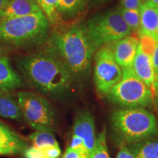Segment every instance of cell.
Instances as JSON below:
<instances>
[{
  "mask_svg": "<svg viewBox=\"0 0 158 158\" xmlns=\"http://www.w3.org/2000/svg\"><path fill=\"white\" fill-rule=\"evenodd\" d=\"M91 155L87 149H73L68 147L63 158H90Z\"/></svg>",
  "mask_w": 158,
  "mask_h": 158,
  "instance_id": "d4e9b609",
  "label": "cell"
},
{
  "mask_svg": "<svg viewBox=\"0 0 158 158\" xmlns=\"http://www.w3.org/2000/svg\"><path fill=\"white\" fill-rule=\"evenodd\" d=\"M0 116L20 121L22 118L17 97L11 90L0 88Z\"/></svg>",
  "mask_w": 158,
  "mask_h": 158,
  "instance_id": "2e32d148",
  "label": "cell"
},
{
  "mask_svg": "<svg viewBox=\"0 0 158 158\" xmlns=\"http://www.w3.org/2000/svg\"><path fill=\"white\" fill-rule=\"evenodd\" d=\"M40 11L36 0H10L0 11V21L26 16Z\"/></svg>",
  "mask_w": 158,
  "mask_h": 158,
  "instance_id": "5bb4252c",
  "label": "cell"
},
{
  "mask_svg": "<svg viewBox=\"0 0 158 158\" xmlns=\"http://www.w3.org/2000/svg\"><path fill=\"white\" fill-rule=\"evenodd\" d=\"M133 70L136 76L152 90L154 95L155 75L152 61V54L144 50L140 43L134 59Z\"/></svg>",
  "mask_w": 158,
  "mask_h": 158,
  "instance_id": "7c38bea8",
  "label": "cell"
},
{
  "mask_svg": "<svg viewBox=\"0 0 158 158\" xmlns=\"http://www.w3.org/2000/svg\"><path fill=\"white\" fill-rule=\"evenodd\" d=\"M157 41H158V21H157Z\"/></svg>",
  "mask_w": 158,
  "mask_h": 158,
  "instance_id": "d6a6232c",
  "label": "cell"
},
{
  "mask_svg": "<svg viewBox=\"0 0 158 158\" xmlns=\"http://www.w3.org/2000/svg\"><path fill=\"white\" fill-rule=\"evenodd\" d=\"M73 135L81 138L91 155L96 142L95 126L93 116L87 110L81 111L76 116L73 126Z\"/></svg>",
  "mask_w": 158,
  "mask_h": 158,
  "instance_id": "30bf717a",
  "label": "cell"
},
{
  "mask_svg": "<svg viewBox=\"0 0 158 158\" xmlns=\"http://www.w3.org/2000/svg\"><path fill=\"white\" fill-rule=\"evenodd\" d=\"M109 0H89V6L92 7H101L106 3H107Z\"/></svg>",
  "mask_w": 158,
  "mask_h": 158,
  "instance_id": "f1b7e54d",
  "label": "cell"
},
{
  "mask_svg": "<svg viewBox=\"0 0 158 158\" xmlns=\"http://www.w3.org/2000/svg\"><path fill=\"white\" fill-rule=\"evenodd\" d=\"M147 2H149L152 5H155L156 7H158V0H147Z\"/></svg>",
  "mask_w": 158,
  "mask_h": 158,
  "instance_id": "1f68e13d",
  "label": "cell"
},
{
  "mask_svg": "<svg viewBox=\"0 0 158 158\" xmlns=\"http://www.w3.org/2000/svg\"><path fill=\"white\" fill-rule=\"evenodd\" d=\"M119 13H121L122 19L125 21L126 24L129 27L131 32L138 31L140 26V13L138 10H129L124 7H117Z\"/></svg>",
  "mask_w": 158,
  "mask_h": 158,
  "instance_id": "7402d4cb",
  "label": "cell"
},
{
  "mask_svg": "<svg viewBox=\"0 0 158 158\" xmlns=\"http://www.w3.org/2000/svg\"><path fill=\"white\" fill-rule=\"evenodd\" d=\"M26 158H59L61 150L59 146L27 147L23 152Z\"/></svg>",
  "mask_w": 158,
  "mask_h": 158,
  "instance_id": "d6986e66",
  "label": "cell"
},
{
  "mask_svg": "<svg viewBox=\"0 0 158 158\" xmlns=\"http://www.w3.org/2000/svg\"><path fill=\"white\" fill-rule=\"evenodd\" d=\"M16 65L30 86L48 96L59 98L70 92L74 78L48 45L38 52L19 56Z\"/></svg>",
  "mask_w": 158,
  "mask_h": 158,
  "instance_id": "6da1fadb",
  "label": "cell"
},
{
  "mask_svg": "<svg viewBox=\"0 0 158 158\" xmlns=\"http://www.w3.org/2000/svg\"><path fill=\"white\" fill-rule=\"evenodd\" d=\"M84 25L95 51L132 33L118 8L94 15Z\"/></svg>",
  "mask_w": 158,
  "mask_h": 158,
  "instance_id": "8992f818",
  "label": "cell"
},
{
  "mask_svg": "<svg viewBox=\"0 0 158 158\" xmlns=\"http://www.w3.org/2000/svg\"><path fill=\"white\" fill-rule=\"evenodd\" d=\"M89 0H59L57 7L59 25L63 21H70L83 13ZM59 26V25H58Z\"/></svg>",
  "mask_w": 158,
  "mask_h": 158,
  "instance_id": "e0dca14e",
  "label": "cell"
},
{
  "mask_svg": "<svg viewBox=\"0 0 158 158\" xmlns=\"http://www.w3.org/2000/svg\"><path fill=\"white\" fill-rule=\"evenodd\" d=\"M17 98L22 118L31 127L36 131H54V110L44 97L30 91H19Z\"/></svg>",
  "mask_w": 158,
  "mask_h": 158,
  "instance_id": "52a82bcc",
  "label": "cell"
},
{
  "mask_svg": "<svg viewBox=\"0 0 158 158\" xmlns=\"http://www.w3.org/2000/svg\"><path fill=\"white\" fill-rule=\"evenodd\" d=\"M139 13V36L149 37L157 42L158 7H156L149 2H145L140 7Z\"/></svg>",
  "mask_w": 158,
  "mask_h": 158,
  "instance_id": "8fae6325",
  "label": "cell"
},
{
  "mask_svg": "<svg viewBox=\"0 0 158 158\" xmlns=\"http://www.w3.org/2000/svg\"><path fill=\"white\" fill-rule=\"evenodd\" d=\"M50 24L42 11L0 21V45L10 48H28L48 41Z\"/></svg>",
  "mask_w": 158,
  "mask_h": 158,
  "instance_id": "3957f363",
  "label": "cell"
},
{
  "mask_svg": "<svg viewBox=\"0 0 158 158\" xmlns=\"http://www.w3.org/2000/svg\"><path fill=\"white\" fill-rule=\"evenodd\" d=\"M152 61L155 75V82H154V94L158 89V41L155 42L152 54Z\"/></svg>",
  "mask_w": 158,
  "mask_h": 158,
  "instance_id": "cb8c5ba5",
  "label": "cell"
},
{
  "mask_svg": "<svg viewBox=\"0 0 158 158\" xmlns=\"http://www.w3.org/2000/svg\"><path fill=\"white\" fill-rule=\"evenodd\" d=\"M27 148V143L19 134L0 122V155L23 153Z\"/></svg>",
  "mask_w": 158,
  "mask_h": 158,
  "instance_id": "4fadbf2b",
  "label": "cell"
},
{
  "mask_svg": "<svg viewBox=\"0 0 158 158\" xmlns=\"http://www.w3.org/2000/svg\"><path fill=\"white\" fill-rule=\"evenodd\" d=\"M9 1L10 0H0V11L7 5V4L9 2Z\"/></svg>",
  "mask_w": 158,
  "mask_h": 158,
  "instance_id": "4dcf8cb0",
  "label": "cell"
},
{
  "mask_svg": "<svg viewBox=\"0 0 158 158\" xmlns=\"http://www.w3.org/2000/svg\"><path fill=\"white\" fill-rule=\"evenodd\" d=\"M153 104L155 106L156 113H157V118H158V89L156 91L155 94H154V100H153Z\"/></svg>",
  "mask_w": 158,
  "mask_h": 158,
  "instance_id": "f546056e",
  "label": "cell"
},
{
  "mask_svg": "<svg viewBox=\"0 0 158 158\" xmlns=\"http://www.w3.org/2000/svg\"><path fill=\"white\" fill-rule=\"evenodd\" d=\"M48 41L74 80H82L88 76L96 51L84 24L56 26L49 34Z\"/></svg>",
  "mask_w": 158,
  "mask_h": 158,
  "instance_id": "7a4b0ae2",
  "label": "cell"
},
{
  "mask_svg": "<svg viewBox=\"0 0 158 158\" xmlns=\"http://www.w3.org/2000/svg\"><path fill=\"white\" fill-rule=\"evenodd\" d=\"M23 86L22 78L12 67L8 57L0 52V88L12 91Z\"/></svg>",
  "mask_w": 158,
  "mask_h": 158,
  "instance_id": "9a60e30c",
  "label": "cell"
},
{
  "mask_svg": "<svg viewBox=\"0 0 158 158\" xmlns=\"http://www.w3.org/2000/svg\"><path fill=\"white\" fill-rule=\"evenodd\" d=\"M90 158H110L106 143V132L103 130L96 138L95 145Z\"/></svg>",
  "mask_w": 158,
  "mask_h": 158,
  "instance_id": "603a6c76",
  "label": "cell"
},
{
  "mask_svg": "<svg viewBox=\"0 0 158 158\" xmlns=\"http://www.w3.org/2000/svg\"><path fill=\"white\" fill-rule=\"evenodd\" d=\"M135 158H158V139L150 138L127 144Z\"/></svg>",
  "mask_w": 158,
  "mask_h": 158,
  "instance_id": "ac0fdd59",
  "label": "cell"
},
{
  "mask_svg": "<svg viewBox=\"0 0 158 158\" xmlns=\"http://www.w3.org/2000/svg\"><path fill=\"white\" fill-rule=\"evenodd\" d=\"M59 0H36L41 11L48 19L51 27L59 25V19L57 13V7Z\"/></svg>",
  "mask_w": 158,
  "mask_h": 158,
  "instance_id": "ffe728a7",
  "label": "cell"
},
{
  "mask_svg": "<svg viewBox=\"0 0 158 158\" xmlns=\"http://www.w3.org/2000/svg\"><path fill=\"white\" fill-rule=\"evenodd\" d=\"M34 147H42L48 146H59L53 133L45 131H35L29 136Z\"/></svg>",
  "mask_w": 158,
  "mask_h": 158,
  "instance_id": "44dd1931",
  "label": "cell"
},
{
  "mask_svg": "<svg viewBox=\"0 0 158 158\" xmlns=\"http://www.w3.org/2000/svg\"><path fill=\"white\" fill-rule=\"evenodd\" d=\"M116 158H135L133 155V153L130 152L129 148L127 147V145H122L120 147L119 152H118L117 157Z\"/></svg>",
  "mask_w": 158,
  "mask_h": 158,
  "instance_id": "83f0119b",
  "label": "cell"
},
{
  "mask_svg": "<svg viewBox=\"0 0 158 158\" xmlns=\"http://www.w3.org/2000/svg\"><path fill=\"white\" fill-rule=\"evenodd\" d=\"M122 70V79L106 96L108 100L120 108L152 107V90L136 76L133 68Z\"/></svg>",
  "mask_w": 158,
  "mask_h": 158,
  "instance_id": "5b68a950",
  "label": "cell"
},
{
  "mask_svg": "<svg viewBox=\"0 0 158 158\" xmlns=\"http://www.w3.org/2000/svg\"><path fill=\"white\" fill-rule=\"evenodd\" d=\"M139 43L140 40L135 36L127 35L114 42V45L110 43L116 62L122 69L133 68Z\"/></svg>",
  "mask_w": 158,
  "mask_h": 158,
  "instance_id": "9c48e42d",
  "label": "cell"
},
{
  "mask_svg": "<svg viewBox=\"0 0 158 158\" xmlns=\"http://www.w3.org/2000/svg\"><path fill=\"white\" fill-rule=\"evenodd\" d=\"M69 147L73 149H87L81 138L75 135H73L72 136V139H71Z\"/></svg>",
  "mask_w": 158,
  "mask_h": 158,
  "instance_id": "4316f807",
  "label": "cell"
},
{
  "mask_svg": "<svg viewBox=\"0 0 158 158\" xmlns=\"http://www.w3.org/2000/svg\"><path fill=\"white\" fill-rule=\"evenodd\" d=\"M121 7L129 10H138L143 4V0H120Z\"/></svg>",
  "mask_w": 158,
  "mask_h": 158,
  "instance_id": "484cf974",
  "label": "cell"
},
{
  "mask_svg": "<svg viewBox=\"0 0 158 158\" xmlns=\"http://www.w3.org/2000/svg\"><path fill=\"white\" fill-rule=\"evenodd\" d=\"M112 130L123 145L158 137V120L145 108H119L110 117Z\"/></svg>",
  "mask_w": 158,
  "mask_h": 158,
  "instance_id": "277c9868",
  "label": "cell"
},
{
  "mask_svg": "<svg viewBox=\"0 0 158 158\" xmlns=\"http://www.w3.org/2000/svg\"><path fill=\"white\" fill-rule=\"evenodd\" d=\"M93 58L94 85L99 97L103 98L120 81L122 70L116 62L110 44L98 48Z\"/></svg>",
  "mask_w": 158,
  "mask_h": 158,
  "instance_id": "ba28073f",
  "label": "cell"
}]
</instances>
